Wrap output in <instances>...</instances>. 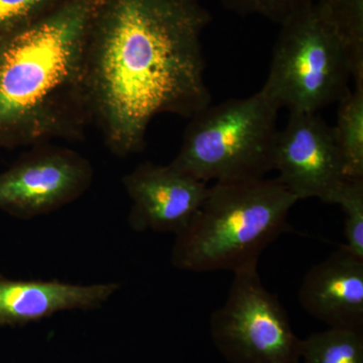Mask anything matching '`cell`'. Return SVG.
<instances>
[{
  "label": "cell",
  "mask_w": 363,
  "mask_h": 363,
  "mask_svg": "<svg viewBox=\"0 0 363 363\" xmlns=\"http://www.w3.org/2000/svg\"><path fill=\"white\" fill-rule=\"evenodd\" d=\"M298 302L329 327L362 330L363 259L341 247L305 274Z\"/></svg>",
  "instance_id": "30bf717a"
},
{
  "label": "cell",
  "mask_w": 363,
  "mask_h": 363,
  "mask_svg": "<svg viewBox=\"0 0 363 363\" xmlns=\"http://www.w3.org/2000/svg\"><path fill=\"white\" fill-rule=\"evenodd\" d=\"M225 303L210 318V334L229 363H298L302 339L257 266L233 272Z\"/></svg>",
  "instance_id": "8992f818"
},
{
  "label": "cell",
  "mask_w": 363,
  "mask_h": 363,
  "mask_svg": "<svg viewBox=\"0 0 363 363\" xmlns=\"http://www.w3.org/2000/svg\"><path fill=\"white\" fill-rule=\"evenodd\" d=\"M262 89L290 113H318L363 81L347 45L316 4L279 26Z\"/></svg>",
  "instance_id": "5b68a950"
},
{
  "label": "cell",
  "mask_w": 363,
  "mask_h": 363,
  "mask_svg": "<svg viewBox=\"0 0 363 363\" xmlns=\"http://www.w3.org/2000/svg\"><path fill=\"white\" fill-rule=\"evenodd\" d=\"M119 288L117 283L81 285L7 279L0 274V328L23 326L60 312L98 309Z\"/></svg>",
  "instance_id": "8fae6325"
},
{
  "label": "cell",
  "mask_w": 363,
  "mask_h": 363,
  "mask_svg": "<svg viewBox=\"0 0 363 363\" xmlns=\"http://www.w3.org/2000/svg\"><path fill=\"white\" fill-rule=\"evenodd\" d=\"M93 178L91 162L75 150L35 145L0 173V209L20 219L51 213L84 195Z\"/></svg>",
  "instance_id": "52a82bcc"
},
{
  "label": "cell",
  "mask_w": 363,
  "mask_h": 363,
  "mask_svg": "<svg viewBox=\"0 0 363 363\" xmlns=\"http://www.w3.org/2000/svg\"><path fill=\"white\" fill-rule=\"evenodd\" d=\"M279 107L264 90L229 99L191 117L169 164L208 183L257 180L274 171Z\"/></svg>",
  "instance_id": "277c9868"
},
{
  "label": "cell",
  "mask_w": 363,
  "mask_h": 363,
  "mask_svg": "<svg viewBox=\"0 0 363 363\" xmlns=\"http://www.w3.org/2000/svg\"><path fill=\"white\" fill-rule=\"evenodd\" d=\"M65 0H0V37L23 28Z\"/></svg>",
  "instance_id": "e0dca14e"
},
{
  "label": "cell",
  "mask_w": 363,
  "mask_h": 363,
  "mask_svg": "<svg viewBox=\"0 0 363 363\" xmlns=\"http://www.w3.org/2000/svg\"><path fill=\"white\" fill-rule=\"evenodd\" d=\"M304 363H363V332L333 328L316 332L302 340Z\"/></svg>",
  "instance_id": "4fadbf2b"
},
{
  "label": "cell",
  "mask_w": 363,
  "mask_h": 363,
  "mask_svg": "<svg viewBox=\"0 0 363 363\" xmlns=\"http://www.w3.org/2000/svg\"><path fill=\"white\" fill-rule=\"evenodd\" d=\"M131 201L133 230L178 234L188 225L208 192L207 183L171 164L145 162L123 178Z\"/></svg>",
  "instance_id": "9c48e42d"
},
{
  "label": "cell",
  "mask_w": 363,
  "mask_h": 363,
  "mask_svg": "<svg viewBox=\"0 0 363 363\" xmlns=\"http://www.w3.org/2000/svg\"><path fill=\"white\" fill-rule=\"evenodd\" d=\"M330 204H337L345 215L344 236L348 252L363 259V179H350L339 186Z\"/></svg>",
  "instance_id": "9a60e30c"
},
{
  "label": "cell",
  "mask_w": 363,
  "mask_h": 363,
  "mask_svg": "<svg viewBox=\"0 0 363 363\" xmlns=\"http://www.w3.org/2000/svg\"><path fill=\"white\" fill-rule=\"evenodd\" d=\"M298 200L277 179L215 183L192 220L176 234L172 264L182 271H240L291 229Z\"/></svg>",
  "instance_id": "3957f363"
},
{
  "label": "cell",
  "mask_w": 363,
  "mask_h": 363,
  "mask_svg": "<svg viewBox=\"0 0 363 363\" xmlns=\"http://www.w3.org/2000/svg\"><path fill=\"white\" fill-rule=\"evenodd\" d=\"M224 6L241 16H260L281 26L294 16L313 6L316 0H221Z\"/></svg>",
  "instance_id": "2e32d148"
},
{
  "label": "cell",
  "mask_w": 363,
  "mask_h": 363,
  "mask_svg": "<svg viewBox=\"0 0 363 363\" xmlns=\"http://www.w3.org/2000/svg\"><path fill=\"white\" fill-rule=\"evenodd\" d=\"M200 0H102L91 26L87 84L93 123L112 154L143 149L152 119L191 118L211 104Z\"/></svg>",
  "instance_id": "6da1fadb"
},
{
  "label": "cell",
  "mask_w": 363,
  "mask_h": 363,
  "mask_svg": "<svg viewBox=\"0 0 363 363\" xmlns=\"http://www.w3.org/2000/svg\"><path fill=\"white\" fill-rule=\"evenodd\" d=\"M334 138L345 167L346 177L363 179V81L355 82L338 101Z\"/></svg>",
  "instance_id": "7c38bea8"
},
{
  "label": "cell",
  "mask_w": 363,
  "mask_h": 363,
  "mask_svg": "<svg viewBox=\"0 0 363 363\" xmlns=\"http://www.w3.org/2000/svg\"><path fill=\"white\" fill-rule=\"evenodd\" d=\"M274 171L298 201L317 198L327 204L347 178L333 130L318 113H290L277 135Z\"/></svg>",
  "instance_id": "ba28073f"
},
{
  "label": "cell",
  "mask_w": 363,
  "mask_h": 363,
  "mask_svg": "<svg viewBox=\"0 0 363 363\" xmlns=\"http://www.w3.org/2000/svg\"><path fill=\"white\" fill-rule=\"evenodd\" d=\"M363 70V0H316Z\"/></svg>",
  "instance_id": "5bb4252c"
},
{
  "label": "cell",
  "mask_w": 363,
  "mask_h": 363,
  "mask_svg": "<svg viewBox=\"0 0 363 363\" xmlns=\"http://www.w3.org/2000/svg\"><path fill=\"white\" fill-rule=\"evenodd\" d=\"M102 0H65L0 37V147L77 140L93 123L91 26Z\"/></svg>",
  "instance_id": "7a4b0ae2"
},
{
  "label": "cell",
  "mask_w": 363,
  "mask_h": 363,
  "mask_svg": "<svg viewBox=\"0 0 363 363\" xmlns=\"http://www.w3.org/2000/svg\"></svg>",
  "instance_id": "ac0fdd59"
}]
</instances>
